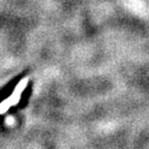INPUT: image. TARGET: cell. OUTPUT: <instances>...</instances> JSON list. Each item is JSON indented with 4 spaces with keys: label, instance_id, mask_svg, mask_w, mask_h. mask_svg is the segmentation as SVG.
I'll return each mask as SVG.
<instances>
[{
    "label": "cell",
    "instance_id": "obj_1",
    "mask_svg": "<svg viewBox=\"0 0 149 149\" xmlns=\"http://www.w3.org/2000/svg\"><path fill=\"white\" fill-rule=\"evenodd\" d=\"M10 102H9V100H4L3 102H1L0 104V113H4L5 111H7L8 110V108L10 107Z\"/></svg>",
    "mask_w": 149,
    "mask_h": 149
}]
</instances>
